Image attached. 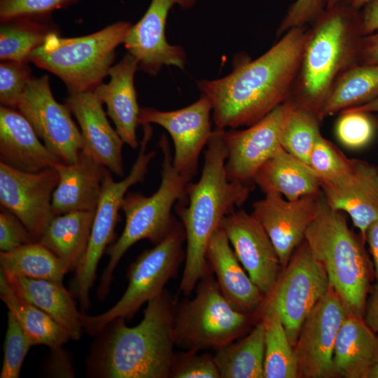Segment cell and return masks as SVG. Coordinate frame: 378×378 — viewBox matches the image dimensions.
I'll list each match as a JSON object with an SVG mask.
<instances>
[{"label":"cell","mask_w":378,"mask_h":378,"mask_svg":"<svg viewBox=\"0 0 378 378\" xmlns=\"http://www.w3.org/2000/svg\"><path fill=\"white\" fill-rule=\"evenodd\" d=\"M330 286L323 266L314 258L304 239L264 296L258 312L277 313L294 347L305 318Z\"/></svg>","instance_id":"8fae6325"},{"label":"cell","mask_w":378,"mask_h":378,"mask_svg":"<svg viewBox=\"0 0 378 378\" xmlns=\"http://www.w3.org/2000/svg\"><path fill=\"white\" fill-rule=\"evenodd\" d=\"M195 3L196 0H151L143 17L132 25L123 43L127 52L137 60L139 70L153 76L164 66L184 69V49L167 41V19L174 6L188 9Z\"/></svg>","instance_id":"e0dca14e"},{"label":"cell","mask_w":378,"mask_h":378,"mask_svg":"<svg viewBox=\"0 0 378 378\" xmlns=\"http://www.w3.org/2000/svg\"><path fill=\"white\" fill-rule=\"evenodd\" d=\"M27 62L1 61L0 102L17 108L29 83L34 77Z\"/></svg>","instance_id":"ab89813d"},{"label":"cell","mask_w":378,"mask_h":378,"mask_svg":"<svg viewBox=\"0 0 378 378\" xmlns=\"http://www.w3.org/2000/svg\"><path fill=\"white\" fill-rule=\"evenodd\" d=\"M132 25L118 21L77 37L51 34L31 53L28 62L58 77L69 94L92 91L108 75L115 49L124 43Z\"/></svg>","instance_id":"52a82bcc"},{"label":"cell","mask_w":378,"mask_h":378,"mask_svg":"<svg viewBox=\"0 0 378 378\" xmlns=\"http://www.w3.org/2000/svg\"><path fill=\"white\" fill-rule=\"evenodd\" d=\"M265 328L260 320L242 339L215 350L220 378H263Z\"/></svg>","instance_id":"d6a6232c"},{"label":"cell","mask_w":378,"mask_h":378,"mask_svg":"<svg viewBox=\"0 0 378 378\" xmlns=\"http://www.w3.org/2000/svg\"><path fill=\"white\" fill-rule=\"evenodd\" d=\"M230 245L241 265L266 295L282 270L276 249L260 223L244 210H235L222 223Z\"/></svg>","instance_id":"d6986e66"},{"label":"cell","mask_w":378,"mask_h":378,"mask_svg":"<svg viewBox=\"0 0 378 378\" xmlns=\"http://www.w3.org/2000/svg\"><path fill=\"white\" fill-rule=\"evenodd\" d=\"M78 0H0V21L20 16H45Z\"/></svg>","instance_id":"b9f144b4"},{"label":"cell","mask_w":378,"mask_h":378,"mask_svg":"<svg viewBox=\"0 0 378 378\" xmlns=\"http://www.w3.org/2000/svg\"><path fill=\"white\" fill-rule=\"evenodd\" d=\"M36 241L27 227L15 215L4 208H1V251H11L22 246Z\"/></svg>","instance_id":"ee69618b"},{"label":"cell","mask_w":378,"mask_h":378,"mask_svg":"<svg viewBox=\"0 0 378 378\" xmlns=\"http://www.w3.org/2000/svg\"><path fill=\"white\" fill-rule=\"evenodd\" d=\"M54 168L59 176L52 197L54 216L95 210L108 169L83 150L74 163L58 162Z\"/></svg>","instance_id":"7402d4cb"},{"label":"cell","mask_w":378,"mask_h":378,"mask_svg":"<svg viewBox=\"0 0 378 378\" xmlns=\"http://www.w3.org/2000/svg\"><path fill=\"white\" fill-rule=\"evenodd\" d=\"M4 276L18 297L48 314L68 332L71 340H78L82 337L85 332L82 312L78 311L75 298L62 282L17 275Z\"/></svg>","instance_id":"484cf974"},{"label":"cell","mask_w":378,"mask_h":378,"mask_svg":"<svg viewBox=\"0 0 378 378\" xmlns=\"http://www.w3.org/2000/svg\"><path fill=\"white\" fill-rule=\"evenodd\" d=\"M308 29H291L257 59L223 78L197 82L211 102L216 128L249 127L290 98Z\"/></svg>","instance_id":"6da1fadb"},{"label":"cell","mask_w":378,"mask_h":378,"mask_svg":"<svg viewBox=\"0 0 378 378\" xmlns=\"http://www.w3.org/2000/svg\"><path fill=\"white\" fill-rule=\"evenodd\" d=\"M345 111H360L367 113H378V97L363 105L351 108Z\"/></svg>","instance_id":"f907efd6"},{"label":"cell","mask_w":378,"mask_h":378,"mask_svg":"<svg viewBox=\"0 0 378 378\" xmlns=\"http://www.w3.org/2000/svg\"><path fill=\"white\" fill-rule=\"evenodd\" d=\"M253 183L265 195L279 193L288 200L321 192V181L312 168L282 147L259 168Z\"/></svg>","instance_id":"83f0119b"},{"label":"cell","mask_w":378,"mask_h":378,"mask_svg":"<svg viewBox=\"0 0 378 378\" xmlns=\"http://www.w3.org/2000/svg\"><path fill=\"white\" fill-rule=\"evenodd\" d=\"M304 239L347 311L363 317L371 276L364 241L349 228L345 214L332 209L322 192Z\"/></svg>","instance_id":"5b68a950"},{"label":"cell","mask_w":378,"mask_h":378,"mask_svg":"<svg viewBox=\"0 0 378 378\" xmlns=\"http://www.w3.org/2000/svg\"><path fill=\"white\" fill-rule=\"evenodd\" d=\"M340 2H348V3H349V0H328L326 8L332 7V6H333L336 5L337 4H339Z\"/></svg>","instance_id":"db71d44e"},{"label":"cell","mask_w":378,"mask_h":378,"mask_svg":"<svg viewBox=\"0 0 378 378\" xmlns=\"http://www.w3.org/2000/svg\"><path fill=\"white\" fill-rule=\"evenodd\" d=\"M360 28L363 36L378 29V0H371L360 10Z\"/></svg>","instance_id":"7dc6e473"},{"label":"cell","mask_w":378,"mask_h":378,"mask_svg":"<svg viewBox=\"0 0 378 378\" xmlns=\"http://www.w3.org/2000/svg\"><path fill=\"white\" fill-rule=\"evenodd\" d=\"M257 314L265 328L263 378H298L293 347L279 315L272 310Z\"/></svg>","instance_id":"e575fe53"},{"label":"cell","mask_w":378,"mask_h":378,"mask_svg":"<svg viewBox=\"0 0 378 378\" xmlns=\"http://www.w3.org/2000/svg\"><path fill=\"white\" fill-rule=\"evenodd\" d=\"M365 241L369 245L373 260L374 276L378 282V219L368 227L366 231Z\"/></svg>","instance_id":"681fc988"},{"label":"cell","mask_w":378,"mask_h":378,"mask_svg":"<svg viewBox=\"0 0 378 378\" xmlns=\"http://www.w3.org/2000/svg\"><path fill=\"white\" fill-rule=\"evenodd\" d=\"M378 97V64H357L335 82L318 113L321 121L337 113L366 104Z\"/></svg>","instance_id":"1f68e13d"},{"label":"cell","mask_w":378,"mask_h":378,"mask_svg":"<svg viewBox=\"0 0 378 378\" xmlns=\"http://www.w3.org/2000/svg\"><path fill=\"white\" fill-rule=\"evenodd\" d=\"M211 111L209 99L201 94L195 102L174 111L141 108L139 122L141 125L154 123L167 130L174 147L173 165L178 172L190 181L197 174L200 153L213 133L210 121Z\"/></svg>","instance_id":"9a60e30c"},{"label":"cell","mask_w":378,"mask_h":378,"mask_svg":"<svg viewBox=\"0 0 378 378\" xmlns=\"http://www.w3.org/2000/svg\"><path fill=\"white\" fill-rule=\"evenodd\" d=\"M139 70L137 60L127 54L108 72L109 82H103L93 90L97 98L106 106V113L125 144L132 148L140 146L136 129L140 125V109L134 88V75Z\"/></svg>","instance_id":"603a6c76"},{"label":"cell","mask_w":378,"mask_h":378,"mask_svg":"<svg viewBox=\"0 0 378 378\" xmlns=\"http://www.w3.org/2000/svg\"><path fill=\"white\" fill-rule=\"evenodd\" d=\"M31 346L23 329L8 312L0 378H18L23 361Z\"/></svg>","instance_id":"f35d334b"},{"label":"cell","mask_w":378,"mask_h":378,"mask_svg":"<svg viewBox=\"0 0 378 378\" xmlns=\"http://www.w3.org/2000/svg\"><path fill=\"white\" fill-rule=\"evenodd\" d=\"M198 352L175 354L169 378H220L214 355Z\"/></svg>","instance_id":"60d3db41"},{"label":"cell","mask_w":378,"mask_h":378,"mask_svg":"<svg viewBox=\"0 0 378 378\" xmlns=\"http://www.w3.org/2000/svg\"><path fill=\"white\" fill-rule=\"evenodd\" d=\"M0 272L5 275L62 282L71 269L38 241L0 252Z\"/></svg>","instance_id":"836d02e7"},{"label":"cell","mask_w":378,"mask_h":378,"mask_svg":"<svg viewBox=\"0 0 378 378\" xmlns=\"http://www.w3.org/2000/svg\"><path fill=\"white\" fill-rule=\"evenodd\" d=\"M94 212L77 211L54 216L38 242L75 271L87 251Z\"/></svg>","instance_id":"f1b7e54d"},{"label":"cell","mask_w":378,"mask_h":378,"mask_svg":"<svg viewBox=\"0 0 378 378\" xmlns=\"http://www.w3.org/2000/svg\"><path fill=\"white\" fill-rule=\"evenodd\" d=\"M206 258L222 294L232 307L250 315L256 313L264 295L241 265L221 225L209 240Z\"/></svg>","instance_id":"cb8c5ba5"},{"label":"cell","mask_w":378,"mask_h":378,"mask_svg":"<svg viewBox=\"0 0 378 378\" xmlns=\"http://www.w3.org/2000/svg\"><path fill=\"white\" fill-rule=\"evenodd\" d=\"M360 10L348 2L326 8L308 29L290 98L316 114L339 76L358 64Z\"/></svg>","instance_id":"277c9868"},{"label":"cell","mask_w":378,"mask_h":378,"mask_svg":"<svg viewBox=\"0 0 378 378\" xmlns=\"http://www.w3.org/2000/svg\"><path fill=\"white\" fill-rule=\"evenodd\" d=\"M348 312L330 285L305 318L293 347L299 377H335L332 362L334 346Z\"/></svg>","instance_id":"5bb4252c"},{"label":"cell","mask_w":378,"mask_h":378,"mask_svg":"<svg viewBox=\"0 0 378 378\" xmlns=\"http://www.w3.org/2000/svg\"><path fill=\"white\" fill-rule=\"evenodd\" d=\"M321 186L328 204L347 214L365 241L368 227L378 219V167L353 159L347 175L337 182L322 183Z\"/></svg>","instance_id":"44dd1931"},{"label":"cell","mask_w":378,"mask_h":378,"mask_svg":"<svg viewBox=\"0 0 378 378\" xmlns=\"http://www.w3.org/2000/svg\"><path fill=\"white\" fill-rule=\"evenodd\" d=\"M319 194L288 200L281 194L267 193L252 205L251 214L269 235L282 270L304 240L305 232L316 216Z\"/></svg>","instance_id":"ac0fdd59"},{"label":"cell","mask_w":378,"mask_h":378,"mask_svg":"<svg viewBox=\"0 0 378 378\" xmlns=\"http://www.w3.org/2000/svg\"><path fill=\"white\" fill-rule=\"evenodd\" d=\"M158 146L163 155L160 184L150 196L129 192L124 197L121 209L125 216V224L118 240L106 250L109 260L102 274L97 291L101 301L107 297L113 272L127 250L141 239H148L154 245L162 241L177 223L172 214V207L179 201L187 202L188 185L190 181L174 168L173 155L165 134H162Z\"/></svg>","instance_id":"8992f818"},{"label":"cell","mask_w":378,"mask_h":378,"mask_svg":"<svg viewBox=\"0 0 378 378\" xmlns=\"http://www.w3.org/2000/svg\"><path fill=\"white\" fill-rule=\"evenodd\" d=\"M352 164L353 159L348 158L321 134L314 144L308 163L318 177L321 184L341 180L349 172Z\"/></svg>","instance_id":"8d00e7d4"},{"label":"cell","mask_w":378,"mask_h":378,"mask_svg":"<svg viewBox=\"0 0 378 378\" xmlns=\"http://www.w3.org/2000/svg\"><path fill=\"white\" fill-rule=\"evenodd\" d=\"M17 109L61 162L71 164L77 160L83 146L80 132L67 106L55 99L48 75L32 78Z\"/></svg>","instance_id":"7c38bea8"},{"label":"cell","mask_w":378,"mask_h":378,"mask_svg":"<svg viewBox=\"0 0 378 378\" xmlns=\"http://www.w3.org/2000/svg\"><path fill=\"white\" fill-rule=\"evenodd\" d=\"M56 169L27 172L0 162V204L15 215L38 241L54 217L52 197L58 183Z\"/></svg>","instance_id":"2e32d148"},{"label":"cell","mask_w":378,"mask_h":378,"mask_svg":"<svg viewBox=\"0 0 378 378\" xmlns=\"http://www.w3.org/2000/svg\"><path fill=\"white\" fill-rule=\"evenodd\" d=\"M340 113L335 125L338 141L350 149H360L370 144L375 130L370 114L360 111H345Z\"/></svg>","instance_id":"74e56055"},{"label":"cell","mask_w":378,"mask_h":378,"mask_svg":"<svg viewBox=\"0 0 378 378\" xmlns=\"http://www.w3.org/2000/svg\"><path fill=\"white\" fill-rule=\"evenodd\" d=\"M213 274L210 267L200 279L193 299L177 302L174 342L185 351H215L236 340L249 327L251 315L232 307Z\"/></svg>","instance_id":"ba28073f"},{"label":"cell","mask_w":378,"mask_h":378,"mask_svg":"<svg viewBox=\"0 0 378 378\" xmlns=\"http://www.w3.org/2000/svg\"><path fill=\"white\" fill-rule=\"evenodd\" d=\"M358 64H378V29L371 34L362 36L359 48Z\"/></svg>","instance_id":"bcb514c9"},{"label":"cell","mask_w":378,"mask_h":378,"mask_svg":"<svg viewBox=\"0 0 378 378\" xmlns=\"http://www.w3.org/2000/svg\"><path fill=\"white\" fill-rule=\"evenodd\" d=\"M295 106L289 98L244 130H223L225 170L230 181L253 186L259 168L281 147L282 130Z\"/></svg>","instance_id":"4fadbf2b"},{"label":"cell","mask_w":378,"mask_h":378,"mask_svg":"<svg viewBox=\"0 0 378 378\" xmlns=\"http://www.w3.org/2000/svg\"><path fill=\"white\" fill-rule=\"evenodd\" d=\"M176 297L167 290L147 302L135 326L118 317L94 337L85 375L92 378H169L175 353Z\"/></svg>","instance_id":"7a4b0ae2"},{"label":"cell","mask_w":378,"mask_h":378,"mask_svg":"<svg viewBox=\"0 0 378 378\" xmlns=\"http://www.w3.org/2000/svg\"><path fill=\"white\" fill-rule=\"evenodd\" d=\"M370 1L371 0H349V4L354 8L360 10Z\"/></svg>","instance_id":"816d5d0a"},{"label":"cell","mask_w":378,"mask_h":378,"mask_svg":"<svg viewBox=\"0 0 378 378\" xmlns=\"http://www.w3.org/2000/svg\"><path fill=\"white\" fill-rule=\"evenodd\" d=\"M65 104L75 116L82 139V150L111 172L124 176L125 142L110 125L102 103L94 91L70 93Z\"/></svg>","instance_id":"ffe728a7"},{"label":"cell","mask_w":378,"mask_h":378,"mask_svg":"<svg viewBox=\"0 0 378 378\" xmlns=\"http://www.w3.org/2000/svg\"><path fill=\"white\" fill-rule=\"evenodd\" d=\"M186 239L181 222L160 243L143 251L130 265L128 286L120 299L109 309L98 315L81 313L85 332L94 337L113 319L122 317L130 321L146 302L164 290V286L174 278L186 258L183 244Z\"/></svg>","instance_id":"9c48e42d"},{"label":"cell","mask_w":378,"mask_h":378,"mask_svg":"<svg viewBox=\"0 0 378 378\" xmlns=\"http://www.w3.org/2000/svg\"><path fill=\"white\" fill-rule=\"evenodd\" d=\"M320 122L316 114L295 105L284 126L281 147L308 164L314 144L321 134Z\"/></svg>","instance_id":"d590c367"},{"label":"cell","mask_w":378,"mask_h":378,"mask_svg":"<svg viewBox=\"0 0 378 378\" xmlns=\"http://www.w3.org/2000/svg\"><path fill=\"white\" fill-rule=\"evenodd\" d=\"M50 350L44 363L46 374L50 377H74L75 369L71 352L62 347Z\"/></svg>","instance_id":"f6af8a7d"},{"label":"cell","mask_w":378,"mask_h":378,"mask_svg":"<svg viewBox=\"0 0 378 378\" xmlns=\"http://www.w3.org/2000/svg\"><path fill=\"white\" fill-rule=\"evenodd\" d=\"M328 0H295L288 8L279 29L277 36L288 30L312 24L326 9Z\"/></svg>","instance_id":"7bdbcfd3"},{"label":"cell","mask_w":378,"mask_h":378,"mask_svg":"<svg viewBox=\"0 0 378 378\" xmlns=\"http://www.w3.org/2000/svg\"><path fill=\"white\" fill-rule=\"evenodd\" d=\"M223 130L213 131L204 152L200 178L188 183L187 202L179 201L174 206L186 236L185 266L178 288L185 296L191 294L210 269L206 253L211 236L226 216L246 202L253 188L228 179Z\"/></svg>","instance_id":"3957f363"},{"label":"cell","mask_w":378,"mask_h":378,"mask_svg":"<svg viewBox=\"0 0 378 378\" xmlns=\"http://www.w3.org/2000/svg\"><path fill=\"white\" fill-rule=\"evenodd\" d=\"M378 359V339L363 317L348 312L333 351L335 377L367 378Z\"/></svg>","instance_id":"4316f807"},{"label":"cell","mask_w":378,"mask_h":378,"mask_svg":"<svg viewBox=\"0 0 378 378\" xmlns=\"http://www.w3.org/2000/svg\"><path fill=\"white\" fill-rule=\"evenodd\" d=\"M367 378H378V359L371 368Z\"/></svg>","instance_id":"f5cc1de1"},{"label":"cell","mask_w":378,"mask_h":378,"mask_svg":"<svg viewBox=\"0 0 378 378\" xmlns=\"http://www.w3.org/2000/svg\"><path fill=\"white\" fill-rule=\"evenodd\" d=\"M41 141L17 108L1 105V162L27 172H38L61 162Z\"/></svg>","instance_id":"d4e9b609"},{"label":"cell","mask_w":378,"mask_h":378,"mask_svg":"<svg viewBox=\"0 0 378 378\" xmlns=\"http://www.w3.org/2000/svg\"><path fill=\"white\" fill-rule=\"evenodd\" d=\"M0 298L16 318L31 345L62 347L69 340L68 332L48 314L18 297L0 272Z\"/></svg>","instance_id":"f546056e"},{"label":"cell","mask_w":378,"mask_h":378,"mask_svg":"<svg viewBox=\"0 0 378 378\" xmlns=\"http://www.w3.org/2000/svg\"><path fill=\"white\" fill-rule=\"evenodd\" d=\"M377 126H378V122H377Z\"/></svg>","instance_id":"11a10c76"},{"label":"cell","mask_w":378,"mask_h":378,"mask_svg":"<svg viewBox=\"0 0 378 378\" xmlns=\"http://www.w3.org/2000/svg\"><path fill=\"white\" fill-rule=\"evenodd\" d=\"M364 320L378 339V283L373 286L366 302Z\"/></svg>","instance_id":"c3c4849f"},{"label":"cell","mask_w":378,"mask_h":378,"mask_svg":"<svg viewBox=\"0 0 378 378\" xmlns=\"http://www.w3.org/2000/svg\"><path fill=\"white\" fill-rule=\"evenodd\" d=\"M1 61L28 62L47 37L59 33L52 15L20 16L0 21Z\"/></svg>","instance_id":"4dcf8cb0"},{"label":"cell","mask_w":378,"mask_h":378,"mask_svg":"<svg viewBox=\"0 0 378 378\" xmlns=\"http://www.w3.org/2000/svg\"><path fill=\"white\" fill-rule=\"evenodd\" d=\"M143 129L139 153L128 175L115 181L108 169L106 172L88 246L69 282V291L79 302L83 312L90 307V292L95 281L97 268L108 244L114 237L122 200L131 186L144 181L148 165L156 155L155 151L146 152L153 133L150 124L143 125Z\"/></svg>","instance_id":"30bf717a"}]
</instances>
